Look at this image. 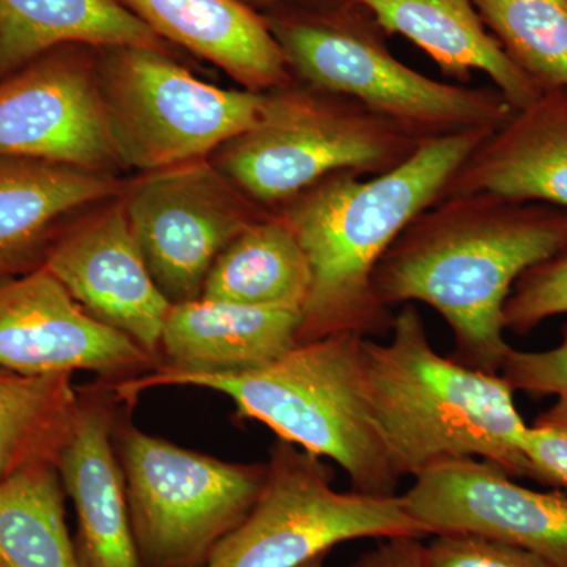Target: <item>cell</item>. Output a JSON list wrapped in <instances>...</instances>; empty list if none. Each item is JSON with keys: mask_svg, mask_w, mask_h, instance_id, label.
I'll list each match as a JSON object with an SVG mask.
<instances>
[{"mask_svg": "<svg viewBox=\"0 0 567 567\" xmlns=\"http://www.w3.org/2000/svg\"><path fill=\"white\" fill-rule=\"evenodd\" d=\"M567 248V210L491 193L443 197L420 213L383 254L377 300L424 303L450 324L454 360L499 374L513 347L505 305L528 268Z\"/></svg>", "mask_w": 567, "mask_h": 567, "instance_id": "obj_1", "label": "cell"}, {"mask_svg": "<svg viewBox=\"0 0 567 567\" xmlns=\"http://www.w3.org/2000/svg\"><path fill=\"white\" fill-rule=\"evenodd\" d=\"M495 130L425 141L385 174L327 175L276 208L289 219L311 268L298 344L327 336H385L390 309L374 293L383 254L420 213L439 203L465 159Z\"/></svg>", "mask_w": 567, "mask_h": 567, "instance_id": "obj_2", "label": "cell"}, {"mask_svg": "<svg viewBox=\"0 0 567 567\" xmlns=\"http://www.w3.org/2000/svg\"><path fill=\"white\" fill-rule=\"evenodd\" d=\"M365 399L395 473L416 477L454 458H481L529 477L528 425L502 374L442 357L413 305L394 316L391 341L363 339Z\"/></svg>", "mask_w": 567, "mask_h": 567, "instance_id": "obj_3", "label": "cell"}, {"mask_svg": "<svg viewBox=\"0 0 567 567\" xmlns=\"http://www.w3.org/2000/svg\"><path fill=\"white\" fill-rule=\"evenodd\" d=\"M363 336L341 333L295 346L274 363L234 374H194L153 369L136 379L107 383L134 409L153 388H205L227 395L238 420L259 421L306 453L336 462L352 491L395 495V473L365 399Z\"/></svg>", "mask_w": 567, "mask_h": 567, "instance_id": "obj_4", "label": "cell"}, {"mask_svg": "<svg viewBox=\"0 0 567 567\" xmlns=\"http://www.w3.org/2000/svg\"><path fill=\"white\" fill-rule=\"evenodd\" d=\"M260 14L295 81L349 96L416 140L496 130L516 111L495 87L446 84L410 69L354 0H315Z\"/></svg>", "mask_w": 567, "mask_h": 567, "instance_id": "obj_5", "label": "cell"}, {"mask_svg": "<svg viewBox=\"0 0 567 567\" xmlns=\"http://www.w3.org/2000/svg\"><path fill=\"white\" fill-rule=\"evenodd\" d=\"M421 144L364 104L293 80L265 93L257 122L210 162L254 204L276 210L327 175L385 174Z\"/></svg>", "mask_w": 567, "mask_h": 567, "instance_id": "obj_6", "label": "cell"}, {"mask_svg": "<svg viewBox=\"0 0 567 567\" xmlns=\"http://www.w3.org/2000/svg\"><path fill=\"white\" fill-rule=\"evenodd\" d=\"M121 405L112 446L125 481L141 567H203L262 494L267 464H238L174 445Z\"/></svg>", "mask_w": 567, "mask_h": 567, "instance_id": "obj_7", "label": "cell"}, {"mask_svg": "<svg viewBox=\"0 0 567 567\" xmlns=\"http://www.w3.org/2000/svg\"><path fill=\"white\" fill-rule=\"evenodd\" d=\"M104 107L125 171L141 174L210 159L251 128L265 93L221 89L197 80L171 52L99 48Z\"/></svg>", "mask_w": 567, "mask_h": 567, "instance_id": "obj_8", "label": "cell"}, {"mask_svg": "<svg viewBox=\"0 0 567 567\" xmlns=\"http://www.w3.org/2000/svg\"><path fill=\"white\" fill-rule=\"evenodd\" d=\"M267 465L251 513L203 567H301L350 540L429 536L401 495L336 491L333 470L286 440H276Z\"/></svg>", "mask_w": 567, "mask_h": 567, "instance_id": "obj_9", "label": "cell"}, {"mask_svg": "<svg viewBox=\"0 0 567 567\" xmlns=\"http://www.w3.org/2000/svg\"><path fill=\"white\" fill-rule=\"evenodd\" d=\"M122 197L145 265L171 305L200 300L216 257L271 212L238 192L210 159L141 174Z\"/></svg>", "mask_w": 567, "mask_h": 567, "instance_id": "obj_10", "label": "cell"}, {"mask_svg": "<svg viewBox=\"0 0 567 567\" xmlns=\"http://www.w3.org/2000/svg\"><path fill=\"white\" fill-rule=\"evenodd\" d=\"M99 48L63 44L0 80V156L118 175Z\"/></svg>", "mask_w": 567, "mask_h": 567, "instance_id": "obj_11", "label": "cell"}, {"mask_svg": "<svg viewBox=\"0 0 567 567\" xmlns=\"http://www.w3.org/2000/svg\"><path fill=\"white\" fill-rule=\"evenodd\" d=\"M0 368L25 375L85 371L117 383L148 374L158 361L89 316L41 267L0 279Z\"/></svg>", "mask_w": 567, "mask_h": 567, "instance_id": "obj_12", "label": "cell"}, {"mask_svg": "<svg viewBox=\"0 0 567 567\" xmlns=\"http://www.w3.org/2000/svg\"><path fill=\"white\" fill-rule=\"evenodd\" d=\"M401 496L429 536L473 533L567 567L566 492L533 491L498 466L468 457L431 466Z\"/></svg>", "mask_w": 567, "mask_h": 567, "instance_id": "obj_13", "label": "cell"}, {"mask_svg": "<svg viewBox=\"0 0 567 567\" xmlns=\"http://www.w3.org/2000/svg\"><path fill=\"white\" fill-rule=\"evenodd\" d=\"M122 193L74 216L43 268L89 316L128 336L159 365L164 320L173 305L145 265Z\"/></svg>", "mask_w": 567, "mask_h": 567, "instance_id": "obj_14", "label": "cell"}, {"mask_svg": "<svg viewBox=\"0 0 567 567\" xmlns=\"http://www.w3.org/2000/svg\"><path fill=\"white\" fill-rule=\"evenodd\" d=\"M121 405L102 380L80 386L76 415L55 464L76 513L73 544L80 567H141L125 481L112 446Z\"/></svg>", "mask_w": 567, "mask_h": 567, "instance_id": "obj_15", "label": "cell"}, {"mask_svg": "<svg viewBox=\"0 0 567 567\" xmlns=\"http://www.w3.org/2000/svg\"><path fill=\"white\" fill-rule=\"evenodd\" d=\"M475 193L567 210V87L546 89L514 111L465 159L443 197Z\"/></svg>", "mask_w": 567, "mask_h": 567, "instance_id": "obj_16", "label": "cell"}, {"mask_svg": "<svg viewBox=\"0 0 567 567\" xmlns=\"http://www.w3.org/2000/svg\"><path fill=\"white\" fill-rule=\"evenodd\" d=\"M125 186L118 175L0 156V279L39 270L74 216Z\"/></svg>", "mask_w": 567, "mask_h": 567, "instance_id": "obj_17", "label": "cell"}, {"mask_svg": "<svg viewBox=\"0 0 567 567\" xmlns=\"http://www.w3.org/2000/svg\"><path fill=\"white\" fill-rule=\"evenodd\" d=\"M301 312L200 300L173 305L159 365L194 374H234L274 363L298 346Z\"/></svg>", "mask_w": 567, "mask_h": 567, "instance_id": "obj_18", "label": "cell"}, {"mask_svg": "<svg viewBox=\"0 0 567 567\" xmlns=\"http://www.w3.org/2000/svg\"><path fill=\"white\" fill-rule=\"evenodd\" d=\"M156 35L215 63L246 91L293 81L259 11L238 0H122Z\"/></svg>", "mask_w": 567, "mask_h": 567, "instance_id": "obj_19", "label": "cell"}, {"mask_svg": "<svg viewBox=\"0 0 567 567\" xmlns=\"http://www.w3.org/2000/svg\"><path fill=\"white\" fill-rule=\"evenodd\" d=\"M363 6L386 35L415 43L454 80H472L483 71L514 110L535 102L540 89L488 32L473 0H354Z\"/></svg>", "mask_w": 567, "mask_h": 567, "instance_id": "obj_20", "label": "cell"}, {"mask_svg": "<svg viewBox=\"0 0 567 567\" xmlns=\"http://www.w3.org/2000/svg\"><path fill=\"white\" fill-rule=\"evenodd\" d=\"M63 44L169 52L122 0H0V80Z\"/></svg>", "mask_w": 567, "mask_h": 567, "instance_id": "obj_21", "label": "cell"}, {"mask_svg": "<svg viewBox=\"0 0 567 567\" xmlns=\"http://www.w3.org/2000/svg\"><path fill=\"white\" fill-rule=\"evenodd\" d=\"M309 290L311 268L297 234L281 212L271 210L216 257L200 298L301 312Z\"/></svg>", "mask_w": 567, "mask_h": 567, "instance_id": "obj_22", "label": "cell"}, {"mask_svg": "<svg viewBox=\"0 0 567 567\" xmlns=\"http://www.w3.org/2000/svg\"><path fill=\"white\" fill-rule=\"evenodd\" d=\"M71 377L0 368V481L32 466L58 464L80 401V386Z\"/></svg>", "mask_w": 567, "mask_h": 567, "instance_id": "obj_23", "label": "cell"}, {"mask_svg": "<svg viewBox=\"0 0 567 567\" xmlns=\"http://www.w3.org/2000/svg\"><path fill=\"white\" fill-rule=\"evenodd\" d=\"M55 465L0 481V567H80Z\"/></svg>", "mask_w": 567, "mask_h": 567, "instance_id": "obj_24", "label": "cell"}, {"mask_svg": "<svg viewBox=\"0 0 567 567\" xmlns=\"http://www.w3.org/2000/svg\"><path fill=\"white\" fill-rule=\"evenodd\" d=\"M507 58L540 91L567 87V0H473Z\"/></svg>", "mask_w": 567, "mask_h": 567, "instance_id": "obj_25", "label": "cell"}, {"mask_svg": "<svg viewBox=\"0 0 567 567\" xmlns=\"http://www.w3.org/2000/svg\"><path fill=\"white\" fill-rule=\"evenodd\" d=\"M561 315H567V248L517 279L505 305V328L524 336Z\"/></svg>", "mask_w": 567, "mask_h": 567, "instance_id": "obj_26", "label": "cell"}, {"mask_svg": "<svg viewBox=\"0 0 567 567\" xmlns=\"http://www.w3.org/2000/svg\"><path fill=\"white\" fill-rule=\"evenodd\" d=\"M425 544V567H551L522 548L473 533H440Z\"/></svg>", "mask_w": 567, "mask_h": 567, "instance_id": "obj_27", "label": "cell"}, {"mask_svg": "<svg viewBox=\"0 0 567 567\" xmlns=\"http://www.w3.org/2000/svg\"><path fill=\"white\" fill-rule=\"evenodd\" d=\"M524 453L532 480L567 494V394L528 425Z\"/></svg>", "mask_w": 567, "mask_h": 567, "instance_id": "obj_28", "label": "cell"}, {"mask_svg": "<svg viewBox=\"0 0 567 567\" xmlns=\"http://www.w3.org/2000/svg\"><path fill=\"white\" fill-rule=\"evenodd\" d=\"M499 372L514 391L535 398L567 394V324L555 349L544 352L513 349Z\"/></svg>", "mask_w": 567, "mask_h": 567, "instance_id": "obj_29", "label": "cell"}, {"mask_svg": "<svg viewBox=\"0 0 567 567\" xmlns=\"http://www.w3.org/2000/svg\"><path fill=\"white\" fill-rule=\"evenodd\" d=\"M421 540L413 536L380 539L379 546L341 567H425V544Z\"/></svg>", "mask_w": 567, "mask_h": 567, "instance_id": "obj_30", "label": "cell"}, {"mask_svg": "<svg viewBox=\"0 0 567 567\" xmlns=\"http://www.w3.org/2000/svg\"><path fill=\"white\" fill-rule=\"evenodd\" d=\"M249 9L265 13V11H271L276 9H282V7L298 6V3L315 2V0H238Z\"/></svg>", "mask_w": 567, "mask_h": 567, "instance_id": "obj_31", "label": "cell"}, {"mask_svg": "<svg viewBox=\"0 0 567 567\" xmlns=\"http://www.w3.org/2000/svg\"><path fill=\"white\" fill-rule=\"evenodd\" d=\"M328 555H322V557H317L315 559H311V561L306 563V565L301 567H323L324 561H327Z\"/></svg>", "mask_w": 567, "mask_h": 567, "instance_id": "obj_32", "label": "cell"}]
</instances>
